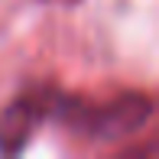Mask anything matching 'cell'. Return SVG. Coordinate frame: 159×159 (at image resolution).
<instances>
[{
	"label": "cell",
	"instance_id": "1",
	"mask_svg": "<svg viewBox=\"0 0 159 159\" xmlns=\"http://www.w3.org/2000/svg\"><path fill=\"white\" fill-rule=\"evenodd\" d=\"M153 98L143 91H120L107 101H88L81 94H65L59 91L52 107V120L75 136L98 143L130 140L136 136L153 117Z\"/></svg>",
	"mask_w": 159,
	"mask_h": 159
},
{
	"label": "cell",
	"instance_id": "2",
	"mask_svg": "<svg viewBox=\"0 0 159 159\" xmlns=\"http://www.w3.org/2000/svg\"><path fill=\"white\" fill-rule=\"evenodd\" d=\"M59 98V88L52 84H33L23 88L13 101L0 107V153L16 156L26 149V143L36 136L46 120H52V107Z\"/></svg>",
	"mask_w": 159,
	"mask_h": 159
},
{
	"label": "cell",
	"instance_id": "3",
	"mask_svg": "<svg viewBox=\"0 0 159 159\" xmlns=\"http://www.w3.org/2000/svg\"><path fill=\"white\" fill-rule=\"evenodd\" d=\"M49 3H59V7H75L78 0H49Z\"/></svg>",
	"mask_w": 159,
	"mask_h": 159
}]
</instances>
